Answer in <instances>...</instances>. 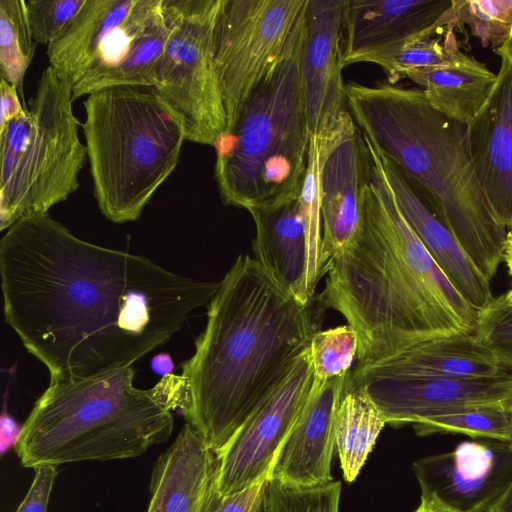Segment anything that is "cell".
I'll return each instance as SVG.
<instances>
[{
	"instance_id": "13",
	"label": "cell",
	"mask_w": 512,
	"mask_h": 512,
	"mask_svg": "<svg viewBox=\"0 0 512 512\" xmlns=\"http://www.w3.org/2000/svg\"><path fill=\"white\" fill-rule=\"evenodd\" d=\"M313 385L307 350L285 383L219 454L218 493L232 494L269 478L282 445L309 402Z\"/></svg>"
},
{
	"instance_id": "14",
	"label": "cell",
	"mask_w": 512,
	"mask_h": 512,
	"mask_svg": "<svg viewBox=\"0 0 512 512\" xmlns=\"http://www.w3.org/2000/svg\"><path fill=\"white\" fill-rule=\"evenodd\" d=\"M421 494H433L460 512H485L512 478V445L465 441L452 451L413 464Z\"/></svg>"
},
{
	"instance_id": "9",
	"label": "cell",
	"mask_w": 512,
	"mask_h": 512,
	"mask_svg": "<svg viewBox=\"0 0 512 512\" xmlns=\"http://www.w3.org/2000/svg\"><path fill=\"white\" fill-rule=\"evenodd\" d=\"M168 37L162 0H86L47 47L73 101L114 86L152 87Z\"/></svg>"
},
{
	"instance_id": "21",
	"label": "cell",
	"mask_w": 512,
	"mask_h": 512,
	"mask_svg": "<svg viewBox=\"0 0 512 512\" xmlns=\"http://www.w3.org/2000/svg\"><path fill=\"white\" fill-rule=\"evenodd\" d=\"M451 0H346L343 61L431 28Z\"/></svg>"
},
{
	"instance_id": "29",
	"label": "cell",
	"mask_w": 512,
	"mask_h": 512,
	"mask_svg": "<svg viewBox=\"0 0 512 512\" xmlns=\"http://www.w3.org/2000/svg\"><path fill=\"white\" fill-rule=\"evenodd\" d=\"M414 428L422 436L455 433L512 443V409L503 406L464 407L415 424Z\"/></svg>"
},
{
	"instance_id": "20",
	"label": "cell",
	"mask_w": 512,
	"mask_h": 512,
	"mask_svg": "<svg viewBox=\"0 0 512 512\" xmlns=\"http://www.w3.org/2000/svg\"><path fill=\"white\" fill-rule=\"evenodd\" d=\"M218 468L219 455L186 423L153 467L147 512H202Z\"/></svg>"
},
{
	"instance_id": "32",
	"label": "cell",
	"mask_w": 512,
	"mask_h": 512,
	"mask_svg": "<svg viewBox=\"0 0 512 512\" xmlns=\"http://www.w3.org/2000/svg\"><path fill=\"white\" fill-rule=\"evenodd\" d=\"M474 333L502 367L512 368V297L502 294L479 311Z\"/></svg>"
},
{
	"instance_id": "23",
	"label": "cell",
	"mask_w": 512,
	"mask_h": 512,
	"mask_svg": "<svg viewBox=\"0 0 512 512\" xmlns=\"http://www.w3.org/2000/svg\"><path fill=\"white\" fill-rule=\"evenodd\" d=\"M366 363L423 377L478 379L493 378L504 373L495 355L475 333L455 334L425 341Z\"/></svg>"
},
{
	"instance_id": "1",
	"label": "cell",
	"mask_w": 512,
	"mask_h": 512,
	"mask_svg": "<svg viewBox=\"0 0 512 512\" xmlns=\"http://www.w3.org/2000/svg\"><path fill=\"white\" fill-rule=\"evenodd\" d=\"M0 276L5 321L50 382L131 367L208 306L219 287L87 242L48 214L6 230Z\"/></svg>"
},
{
	"instance_id": "34",
	"label": "cell",
	"mask_w": 512,
	"mask_h": 512,
	"mask_svg": "<svg viewBox=\"0 0 512 512\" xmlns=\"http://www.w3.org/2000/svg\"><path fill=\"white\" fill-rule=\"evenodd\" d=\"M267 480L227 495L214 488L202 512H260Z\"/></svg>"
},
{
	"instance_id": "36",
	"label": "cell",
	"mask_w": 512,
	"mask_h": 512,
	"mask_svg": "<svg viewBox=\"0 0 512 512\" xmlns=\"http://www.w3.org/2000/svg\"><path fill=\"white\" fill-rule=\"evenodd\" d=\"M1 116L0 135L7 123L24 111L22 100L14 86L1 79L0 84Z\"/></svg>"
},
{
	"instance_id": "38",
	"label": "cell",
	"mask_w": 512,
	"mask_h": 512,
	"mask_svg": "<svg viewBox=\"0 0 512 512\" xmlns=\"http://www.w3.org/2000/svg\"><path fill=\"white\" fill-rule=\"evenodd\" d=\"M151 369L162 377L173 374L174 363L168 353H159L151 359Z\"/></svg>"
},
{
	"instance_id": "2",
	"label": "cell",
	"mask_w": 512,
	"mask_h": 512,
	"mask_svg": "<svg viewBox=\"0 0 512 512\" xmlns=\"http://www.w3.org/2000/svg\"><path fill=\"white\" fill-rule=\"evenodd\" d=\"M317 331L311 303L239 255L208 305L195 352L154 386L219 455L288 379Z\"/></svg>"
},
{
	"instance_id": "42",
	"label": "cell",
	"mask_w": 512,
	"mask_h": 512,
	"mask_svg": "<svg viewBox=\"0 0 512 512\" xmlns=\"http://www.w3.org/2000/svg\"><path fill=\"white\" fill-rule=\"evenodd\" d=\"M511 445H512V443H511Z\"/></svg>"
},
{
	"instance_id": "6",
	"label": "cell",
	"mask_w": 512,
	"mask_h": 512,
	"mask_svg": "<svg viewBox=\"0 0 512 512\" xmlns=\"http://www.w3.org/2000/svg\"><path fill=\"white\" fill-rule=\"evenodd\" d=\"M304 35L305 21L213 146L214 176L226 205L251 211L299 198L312 137L300 70Z\"/></svg>"
},
{
	"instance_id": "3",
	"label": "cell",
	"mask_w": 512,
	"mask_h": 512,
	"mask_svg": "<svg viewBox=\"0 0 512 512\" xmlns=\"http://www.w3.org/2000/svg\"><path fill=\"white\" fill-rule=\"evenodd\" d=\"M319 302L357 332V363L474 333L478 323V311L433 260L374 169L360 230L331 261Z\"/></svg>"
},
{
	"instance_id": "16",
	"label": "cell",
	"mask_w": 512,
	"mask_h": 512,
	"mask_svg": "<svg viewBox=\"0 0 512 512\" xmlns=\"http://www.w3.org/2000/svg\"><path fill=\"white\" fill-rule=\"evenodd\" d=\"M373 173L368 145L355 125L332 148L320 171L322 278L335 255L358 234L366 189Z\"/></svg>"
},
{
	"instance_id": "10",
	"label": "cell",
	"mask_w": 512,
	"mask_h": 512,
	"mask_svg": "<svg viewBox=\"0 0 512 512\" xmlns=\"http://www.w3.org/2000/svg\"><path fill=\"white\" fill-rule=\"evenodd\" d=\"M224 0H162L168 37L152 74L157 96L180 118L186 140L214 146L226 128L215 65Z\"/></svg>"
},
{
	"instance_id": "24",
	"label": "cell",
	"mask_w": 512,
	"mask_h": 512,
	"mask_svg": "<svg viewBox=\"0 0 512 512\" xmlns=\"http://www.w3.org/2000/svg\"><path fill=\"white\" fill-rule=\"evenodd\" d=\"M407 79L422 87L435 110L468 125L491 97L497 74L458 49L444 63L414 71Z\"/></svg>"
},
{
	"instance_id": "40",
	"label": "cell",
	"mask_w": 512,
	"mask_h": 512,
	"mask_svg": "<svg viewBox=\"0 0 512 512\" xmlns=\"http://www.w3.org/2000/svg\"><path fill=\"white\" fill-rule=\"evenodd\" d=\"M504 260L506 262L509 275L511 277V289L506 293L512 297V228L508 230Z\"/></svg>"
},
{
	"instance_id": "25",
	"label": "cell",
	"mask_w": 512,
	"mask_h": 512,
	"mask_svg": "<svg viewBox=\"0 0 512 512\" xmlns=\"http://www.w3.org/2000/svg\"><path fill=\"white\" fill-rule=\"evenodd\" d=\"M385 424L387 422L382 412L350 372L340 400L335 428V448L347 482L354 481L358 476Z\"/></svg>"
},
{
	"instance_id": "18",
	"label": "cell",
	"mask_w": 512,
	"mask_h": 512,
	"mask_svg": "<svg viewBox=\"0 0 512 512\" xmlns=\"http://www.w3.org/2000/svg\"><path fill=\"white\" fill-rule=\"evenodd\" d=\"M500 57L495 89L468 124L471 154L480 184L499 220L512 228V62Z\"/></svg>"
},
{
	"instance_id": "11",
	"label": "cell",
	"mask_w": 512,
	"mask_h": 512,
	"mask_svg": "<svg viewBox=\"0 0 512 512\" xmlns=\"http://www.w3.org/2000/svg\"><path fill=\"white\" fill-rule=\"evenodd\" d=\"M308 0H224L215 28L214 57L226 129L302 27Z\"/></svg>"
},
{
	"instance_id": "39",
	"label": "cell",
	"mask_w": 512,
	"mask_h": 512,
	"mask_svg": "<svg viewBox=\"0 0 512 512\" xmlns=\"http://www.w3.org/2000/svg\"><path fill=\"white\" fill-rule=\"evenodd\" d=\"M485 512H512V478L504 492Z\"/></svg>"
},
{
	"instance_id": "35",
	"label": "cell",
	"mask_w": 512,
	"mask_h": 512,
	"mask_svg": "<svg viewBox=\"0 0 512 512\" xmlns=\"http://www.w3.org/2000/svg\"><path fill=\"white\" fill-rule=\"evenodd\" d=\"M34 470L32 484L16 512H47L57 469L55 466H40Z\"/></svg>"
},
{
	"instance_id": "8",
	"label": "cell",
	"mask_w": 512,
	"mask_h": 512,
	"mask_svg": "<svg viewBox=\"0 0 512 512\" xmlns=\"http://www.w3.org/2000/svg\"><path fill=\"white\" fill-rule=\"evenodd\" d=\"M72 88L49 65L28 111L0 135V230L20 219L48 214L79 187L87 150L72 109Z\"/></svg>"
},
{
	"instance_id": "28",
	"label": "cell",
	"mask_w": 512,
	"mask_h": 512,
	"mask_svg": "<svg viewBox=\"0 0 512 512\" xmlns=\"http://www.w3.org/2000/svg\"><path fill=\"white\" fill-rule=\"evenodd\" d=\"M24 0H0V72L1 79L14 86L25 111L24 77L35 54Z\"/></svg>"
},
{
	"instance_id": "15",
	"label": "cell",
	"mask_w": 512,
	"mask_h": 512,
	"mask_svg": "<svg viewBox=\"0 0 512 512\" xmlns=\"http://www.w3.org/2000/svg\"><path fill=\"white\" fill-rule=\"evenodd\" d=\"M346 0H308L301 81L311 135L337 127L349 114L343 81Z\"/></svg>"
},
{
	"instance_id": "33",
	"label": "cell",
	"mask_w": 512,
	"mask_h": 512,
	"mask_svg": "<svg viewBox=\"0 0 512 512\" xmlns=\"http://www.w3.org/2000/svg\"><path fill=\"white\" fill-rule=\"evenodd\" d=\"M86 0H29L26 13L37 44H51L82 9Z\"/></svg>"
},
{
	"instance_id": "12",
	"label": "cell",
	"mask_w": 512,
	"mask_h": 512,
	"mask_svg": "<svg viewBox=\"0 0 512 512\" xmlns=\"http://www.w3.org/2000/svg\"><path fill=\"white\" fill-rule=\"evenodd\" d=\"M351 373L391 425H415L470 406L512 409V375L505 372L493 378L453 379L407 375L363 363Z\"/></svg>"
},
{
	"instance_id": "30",
	"label": "cell",
	"mask_w": 512,
	"mask_h": 512,
	"mask_svg": "<svg viewBox=\"0 0 512 512\" xmlns=\"http://www.w3.org/2000/svg\"><path fill=\"white\" fill-rule=\"evenodd\" d=\"M341 483L311 486L268 478L260 512H339Z\"/></svg>"
},
{
	"instance_id": "22",
	"label": "cell",
	"mask_w": 512,
	"mask_h": 512,
	"mask_svg": "<svg viewBox=\"0 0 512 512\" xmlns=\"http://www.w3.org/2000/svg\"><path fill=\"white\" fill-rule=\"evenodd\" d=\"M255 223L252 243L257 262L285 291L311 303L306 288L307 241L299 198L249 211Z\"/></svg>"
},
{
	"instance_id": "5",
	"label": "cell",
	"mask_w": 512,
	"mask_h": 512,
	"mask_svg": "<svg viewBox=\"0 0 512 512\" xmlns=\"http://www.w3.org/2000/svg\"><path fill=\"white\" fill-rule=\"evenodd\" d=\"M126 367L91 378L50 382L14 447L24 467L138 457L166 442L172 411L154 388L134 386Z\"/></svg>"
},
{
	"instance_id": "4",
	"label": "cell",
	"mask_w": 512,
	"mask_h": 512,
	"mask_svg": "<svg viewBox=\"0 0 512 512\" xmlns=\"http://www.w3.org/2000/svg\"><path fill=\"white\" fill-rule=\"evenodd\" d=\"M349 112L375 150L430 195L439 219L490 280L504 260L508 230L477 177L468 125L427 101L420 88L346 84Z\"/></svg>"
},
{
	"instance_id": "17",
	"label": "cell",
	"mask_w": 512,
	"mask_h": 512,
	"mask_svg": "<svg viewBox=\"0 0 512 512\" xmlns=\"http://www.w3.org/2000/svg\"><path fill=\"white\" fill-rule=\"evenodd\" d=\"M364 139L374 171L433 260L473 308L479 312L487 307L494 299L490 280L439 217L421 200L401 169L375 150L365 136Z\"/></svg>"
},
{
	"instance_id": "19",
	"label": "cell",
	"mask_w": 512,
	"mask_h": 512,
	"mask_svg": "<svg viewBox=\"0 0 512 512\" xmlns=\"http://www.w3.org/2000/svg\"><path fill=\"white\" fill-rule=\"evenodd\" d=\"M313 385L309 402L282 445L269 478L311 486L334 480L331 461L340 400L350 375Z\"/></svg>"
},
{
	"instance_id": "31",
	"label": "cell",
	"mask_w": 512,
	"mask_h": 512,
	"mask_svg": "<svg viewBox=\"0 0 512 512\" xmlns=\"http://www.w3.org/2000/svg\"><path fill=\"white\" fill-rule=\"evenodd\" d=\"M358 346L357 332L349 324L315 331L308 348L314 384L321 386L351 371Z\"/></svg>"
},
{
	"instance_id": "7",
	"label": "cell",
	"mask_w": 512,
	"mask_h": 512,
	"mask_svg": "<svg viewBox=\"0 0 512 512\" xmlns=\"http://www.w3.org/2000/svg\"><path fill=\"white\" fill-rule=\"evenodd\" d=\"M83 105L98 207L114 223L135 221L176 168L184 126L152 87L105 88L87 95Z\"/></svg>"
},
{
	"instance_id": "41",
	"label": "cell",
	"mask_w": 512,
	"mask_h": 512,
	"mask_svg": "<svg viewBox=\"0 0 512 512\" xmlns=\"http://www.w3.org/2000/svg\"><path fill=\"white\" fill-rule=\"evenodd\" d=\"M496 50L505 53L507 55V57L510 59V61L512 62V37L509 39V41L505 45H503L502 47H500Z\"/></svg>"
},
{
	"instance_id": "26",
	"label": "cell",
	"mask_w": 512,
	"mask_h": 512,
	"mask_svg": "<svg viewBox=\"0 0 512 512\" xmlns=\"http://www.w3.org/2000/svg\"><path fill=\"white\" fill-rule=\"evenodd\" d=\"M458 49L455 32L436 22L426 31L401 42L353 55L344 60L343 65L376 64L394 83L414 71L444 63Z\"/></svg>"
},
{
	"instance_id": "27",
	"label": "cell",
	"mask_w": 512,
	"mask_h": 512,
	"mask_svg": "<svg viewBox=\"0 0 512 512\" xmlns=\"http://www.w3.org/2000/svg\"><path fill=\"white\" fill-rule=\"evenodd\" d=\"M437 24L454 32L469 31L495 51L512 37V0H451Z\"/></svg>"
},
{
	"instance_id": "37",
	"label": "cell",
	"mask_w": 512,
	"mask_h": 512,
	"mask_svg": "<svg viewBox=\"0 0 512 512\" xmlns=\"http://www.w3.org/2000/svg\"><path fill=\"white\" fill-rule=\"evenodd\" d=\"M7 391L3 398V410L0 417V450L4 455L10 448L15 447L22 432L20 426L6 410Z\"/></svg>"
}]
</instances>
